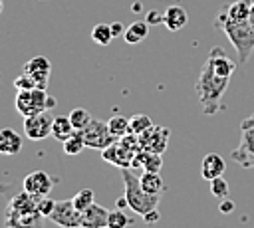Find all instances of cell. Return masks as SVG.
I'll return each instance as SVG.
<instances>
[{
    "mask_svg": "<svg viewBox=\"0 0 254 228\" xmlns=\"http://www.w3.org/2000/svg\"><path fill=\"white\" fill-rule=\"evenodd\" d=\"M42 196H34L22 188V192L14 194L4 210V228H44V216L38 210V200Z\"/></svg>",
    "mask_w": 254,
    "mask_h": 228,
    "instance_id": "1",
    "label": "cell"
},
{
    "mask_svg": "<svg viewBox=\"0 0 254 228\" xmlns=\"http://www.w3.org/2000/svg\"><path fill=\"white\" fill-rule=\"evenodd\" d=\"M228 83H230V77L218 75L212 69V65L208 61H204V65L198 73L196 85H194L204 115H214L222 109V95H224Z\"/></svg>",
    "mask_w": 254,
    "mask_h": 228,
    "instance_id": "2",
    "label": "cell"
},
{
    "mask_svg": "<svg viewBox=\"0 0 254 228\" xmlns=\"http://www.w3.org/2000/svg\"><path fill=\"white\" fill-rule=\"evenodd\" d=\"M216 28H220L226 38L230 40L232 48L236 50V57H238V63H246L254 52V32H252V26L248 20H230L224 10L220 8L218 14H216V20H214Z\"/></svg>",
    "mask_w": 254,
    "mask_h": 228,
    "instance_id": "3",
    "label": "cell"
},
{
    "mask_svg": "<svg viewBox=\"0 0 254 228\" xmlns=\"http://www.w3.org/2000/svg\"><path fill=\"white\" fill-rule=\"evenodd\" d=\"M121 176H123V184H125V198H127V206L137 212V214H147L149 210H155L159 206V198L161 194H149L141 182L139 176L133 172V169H121Z\"/></svg>",
    "mask_w": 254,
    "mask_h": 228,
    "instance_id": "4",
    "label": "cell"
},
{
    "mask_svg": "<svg viewBox=\"0 0 254 228\" xmlns=\"http://www.w3.org/2000/svg\"><path fill=\"white\" fill-rule=\"evenodd\" d=\"M14 105H16V111L20 115L30 117V115H36V113H42V111H48V109L56 107V99L50 97L46 89L34 87V89L18 91Z\"/></svg>",
    "mask_w": 254,
    "mask_h": 228,
    "instance_id": "5",
    "label": "cell"
},
{
    "mask_svg": "<svg viewBox=\"0 0 254 228\" xmlns=\"http://www.w3.org/2000/svg\"><path fill=\"white\" fill-rule=\"evenodd\" d=\"M81 133H83L85 147H89V149H99V151H103L105 147H109L111 143L117 141V137L109 131L107 121H99V119H91L89 125H87Z\"/></svg>",
    "mask_w": 254,
    "mask_h": 228,
    "instance_id": "6",
    "label": "cell"
},
{
    "mask_svg": "<svg viewBox=\"0 0 254 228\" xmlns=\"http://www.w3.org/2000/svg\"><path fill=\"white\" fill-rule=\"evenodd\" d=\"M230 159L244 169H254V127L240 123V143L230 153Z\"/></svg>",
    "mask_w": 254,
    "mask_h": 228,
    "instance_id": "7",
    "label": "cell"
},
{
    "mask_svg": "<svg viewBox=\"0 0 254 228\" xmlns=\"http://www.w3.org/2000/svg\"><path fill=\"white\" fill-rule=\"evenodd\" d=\"M52 123H54V117H52L50 109L30 115V117H24V133L32 141H42L52 135Z\"/></svg>",
    "mask_w": 254,
    "mask_h": 228,
    "instance_id": "8",
    "label": "cell"
},
{
    "mask_svg": "<svg viewBox=\"0 0 254 228\" xmlns=\"http://www.w3.org/2000/svg\"><path fill=\"white\" fill-rule=\"evenodd\" d=\"M169 135H171V131L167 127H163V125H151L147 131H143L139 135L141 149H145L149 153L163 155L167 151V145H169Z\"/></svg>",
    "mask_w": 254,
    "mask_h": 228,
    "instance_id": "9",
    "label": "cell"
},
{
    "mask_svg": "<svg viewBox=\"0 0 254 228\" xmlns=\"http://www.w3.org/2000/svg\"><path fill=\"white\" fill-rule=\"evenodd\" d=\"M50 220L62 228H73L81 224V212L73 206L71 198L69 200H56V208L50 214Z\"/></svg>",
    "mask_w": 254,
    "mask_h": 228,
    "instance_id": "10",
    "label": "cell"
},
{
    "mask_svg": "<svg viewBox=\"0 0 254 228\" xmlns=\"http://www.w3.org/2000/svg\"><path fill=\"white\" fill-rule=\"evenodd\" d=\"M52 186H54V180L46 171H32L22 180V188L34 196H48Z\"/></svg>",
    "mask_w": 254,
    "mask_h": 228,
    "instance_id": "11",
    "label": "cell"
},
{
    "mask_svg": "<svg viewBox=\"0 0 254 228\" xmlns=\"http://www.w3.org/2000/svg\"><path fill=\"white\" fill-rule=\"evenodd\" d=\"M101 157H103V161H107V163H111V165H115L119 169H131V163H133L135 153L129 151L127 147H123L119 143V139H117L115 143H111L109 147H105L101 151Z\"/></svg>",
    "mask_w": 254,
    "mask_h": 228,
    "instance_id": "12",
    "label": "cell"
},
{
    "mask_svg": "<svg viewBox=\"0 0 254 228\" xmlns=\"http://www.w3.org/2000/svg\"><path fill=\"white\" fill-rule=\"evenodd\" d=\"M24 71L30 73V75L34 77L36 87H40V89H46V87H48L50 71H52L48 57H44V56H36V57H32V59H28L26 65H24Z\"/></svg>",
    "mask_w": 254,
    "mask_h": 228,
    "instance_id": "13",
    "label": "cell"
},
{
    "mask_svg": "<svg viewBox=\"0 0 254 228\" xmlns=\"http://www.w3.org/2000/svg\"><path fill=\"white\" fill-rule=\"evenodd\" d=\"M206 61H208V63L212 65V69H214L218 75H222V77H230V75L234 73V69H236V61H232V59L224 54V50L218 48V46L210 50Z\"/></svg>",
    "mask_w": 254,
    "mask_h": 228,
    "instance_id": "14",
    "label": "cell"
},
{
    "mask_svg": "<svg viewBox=\"0 0 254 228\" xmlns=\"http://www.w3.org/2000/svg\"><path fill=\"white\" fill-rule=\"evenodd\" d=\"M224 171H226V163H224V159H222L218 153H208V155H204V159H202V163H200V174H202L204 180L210 182L212 178L222 176Z\"/></svg>",
    "mask_w": 254,
    "mask_h": 228,
    "instance_id": "15",
    "label": "cell"
},
{
    "mask_svg": "<svg viewBox=\"0 0 254 228\" xmlns=\"http://www.w3.org/2000/svg\"><path fill=\"white\" fill-rule=\"evenodd\" d=\"M22 151V139L20 135L6 127V129H0V155L4 157H16L18 153Z\"/></svg>",
    "mask_w": 254,
    "mask_h": 228,
    "instance_id": "16",
    "label": "cell"
},
{
    "mask_svg": "<svg viewBox=\"0 0 254 228\" xmlns=\"http://www.w3.org/2000/svg\"><path fill=\"white\" fill-rule=\"evenodd\" d=\"M107 216H109V210L103 208L101 204L93 202L89 208H85L81 212V224H85L89 228H103V226H107Z\"/></svg>",
    "mask_w": 254,
    "mask_h": 228,
    "instance_id": "17",
    "label": "cell"
},
{
    "mask_svg": "<svg viewBox=\"0 0 254 228\" xmlns=\"http://www.w3.org/2000/svg\"><path fill=\"white\" fill-rule=\"evenodd\" d=\"M187 22H189V14H187V10L181 8L179 4H177V6H169V8L163 12V24L167 26L169 32H179Z\"/></svg>",
    "mask_w": 254,
    "mask_h": 228,
    "instance_id": "18",
    "label": "cell"
},
{
    "mask_svg": "<svg viewBox=\"0 0 254 228\" xmlns=\"http://www.w3.org/2000/svg\"><path fill=\"white\" fill-rule=\"evenodd\" d=\"M149 28L151 26L147 24V20H135L131 26L125 28L123 38H125L127 44H139L149 36Z\"/></svg>",
    "mask_w": 254,
    "mask_h": 228,
    "instance_id": "19",
    "label": "cell"
},
{
    "mask_svg": "<svg viewBox=\"0 0 254 228\" xmlns=\"http://www.w3.org/2000/svg\"><path fill=\"white\" fill-rule=\"evenodd\" d=\"M73 131H75V129H73V125H71V121H69L67 115H58V117H54V123H52V137H54V139H58V141L64 143Z\"/></svg>",
    "mask_w": 254,
    "mask_h": 228,
    "instance_id": "20",
    "label": "cell"
},
{
    "mask_svg": "<svg viewBox=\"0 0 254 228\" xmlns=\"http://www.w3.org/2000/svg\"><path fill=\"white\" fill-rule=\"evenodd\" d=\"M139 182H141V186H143L149 194H161V190H163V178H161L159 172L143 171V174L139 176Z\"/></svg>",
    "mask_w": 254,
    "mask_h": 228,
    "instance_id": "21",
    "label": "cell"
},
{
    "mask_svg": "<svg viewBox=\"0 0 254 228\" xmlns=\"http://www.w3.org/2000/svg\"><path fill=\"white\" fill-rule=\"evenodd\" d=\"M64 153L65 155H69V157H75V155H79L81 151H83V147H85V141H83V133L81 131H73L64 143Z\"/></svg>",
    "mask_w": 254,
    "mask_h": 228,
    "instance_id": "22",
    "label": "cell"
},
{
    "mask_svg": "<svg viewBox=\"0 0 254 228\" xmlns=\"http://www.w3.org/2000/svg\"><path fill=\"white\" fill-rule=\"evenodd\" d=\"M91 40H93L97 46H109L111 40H113L111 26H109V24H95V26L91 28Z\"/></svg>",
    "mask_w": 254,
    "mask_h": 228,
    "instance_id": "23",
    "label": "cell"
},
{
    "mask_svg": "<svg viewBox=\"0 0 254 228\" xmlns=\"http://www.w3.org/2000/svg\"><path fill=\"white\" fill-rule=\"evenodd\" d=\"M67 117H69V121H71V125H73L75 131H83V129L89 125V121L93 119V117L89 115V111L83 109V107H75V109H71V113H69Z\"/></svg>",
    "mask_w": 254,
    "mask_h": 228,
    "instance_id": "24",
    "label": "cell"
},
{
    "mask_svg": "<svg viewBox=\"0 0 254 228\" xmlns=\"http://www.w3.org/2000/svg\"><path fill=\"white\" fill-rule=\"evenodd\" d=\"M71 202H73V206H75L79 212H83L85 208H89V206L95 202V194H93V190H91V188H81L79 192H75V194H73Z\"/></svg>",
    "mask_w": 254,
    "mask_h": 228,
    "instance_id": "25",
    "label": "cell"
},
{
    "mask_svg": "<svg viewBox=\"0 0 254 228\" xmlns=\"http://www.w3.org/2000/svg\"><path fill=\"white\" fill-rule=\"evenodd\" d=\"M153 125L151 117L149 115H143V113H137L129 119V133H135V135H141L143 131H147L149 127Z\"/></svg>",
    "mask_w": 254,
    "mask_h": 228,
    "instance_id": "26",
    "label": "cell"
},
{
    "mask_svg": "<svg viewBox=\"0 0 254 228\" xmlns=\"http://www.w3.org/2000/svg\"><path fill=\"white\" fill-rule=\"evenodd\" d=\"M107 125H109V131H111V133H113L117 139L129 133V119H127V117L113 115V117L107 121Z\"/></svg>",
    "mask_w": 254,
    "mask_h": 228,
    "instance_id": "27",
    "label": "cell"
},
{
    "mask_svg": "<svg viewBox=\"0 0 254 228\" xmlns=\"http://www.w3.org/2000/svg\"><path fill=\"white\" fill-rule=\"evenodd\" d=\"M131 224L129 216L117 208V210H109V216H107V228H127Z\"/></svg>",
    "mask_w": 254,
    "mask_h": 228,
    "instance_id": "28",
    "label": "cell"
},
{
    "mask_svg": "<svg viewBox=\"0 0 254 228\" xmlns=\"http://www.w3.org/2000/svg\"><path fill=\"white\" fill-rule=\"evenodd\" d=\"M228 182H226V178H222V176H216V178H212L210 180V192H212V196H216V198H226L228 196Z\"/></svg>",
    "mask_w": 254,
    "mask_h": 228,
    "instance_id": "29",
    "label": "cell"
},
{
    "mask_svg": "<svg viewBox=\"0 0 254 228\" xmlns=\"http://www.w3.org/2000/svg\"><path fill=\"white\" fill-rule=\"evenodd\" d=\"M14 87L18 89V91H26V89H34L36 87V81H34V77L30 75V73H20L16 79H14Z\"/></svg>",
    "mask_w": 254,
    "mask_h": 228,
    "instance_id": "30",
    "label": "cell"
},
{
    "mask_svg": "<svg viewBox=\"0 0 254 228\" xmlns=\"http://www.w3.org/2000/svg\"><path fill=\"white\" fill-rule=\"evenodd\" d=\"M54 208H56V200H54V198L42 196V198L38 200V210H40V214H42L44 218H50V214L54 212Z\"/></svg>",
    "mask_w": 254,
    "mask_h": 228,
    "instance_id": "31",
    "label": "cell"
},
{
    "mask_svg": "<svg viewBox=\"0 0 254 228\" xmlns=\"http://www.w3.org/2000/svg\"><path fill=\"white\" fill-rule=\"evenodd\" d=\"M147 24H163V14L157 12V10H149L147 12Z\"/></svg>",
    "mask_w": 254,
    "mask_h": 228,
    "instance_id": "32",
    "label": "cell"
},
{
    "mask_svg": "<svg viewBox=\"0 0 254 228\" xmlns=\"http://www.w3.org/2000/svg\"><path fill=\"white\" fill-rule=\"evenodd\" d=\"M218 210H220L222 214H230V212L234 210V202H232L230 198H220V204H218Z\"/></svg>",
    "mask_w": 254,
    "mask_h": 228,
    "instance_id": "33",
    "label": "cell"
},
{
    "mask_svg": "<svg viewBox=\"0 0 254 228\" xmlns=\"http://www.w3.org/2000/svg\"><path fill=\"white\" fill-rule=\"evenodd\" d=\"M143 220H145V224H155L159 220V210L157 208L155 210H149L147 214H143Z\"/></svg>",
    "mask_w": 254,
    "mask_h": 228,
    "instance_id": "34",
    "label": "cell"
},
{
    "mask_svg": "<svg viewBox=\"0 0 254 228\" xmlns=\"http://www.w3.org/2000/svg\"><path fill=\"white\" fill-rule=\"evenodd\" d=\"M109 26H111V34H113V38H117V36H121V34L125 32V28H123L121 22H113V24H109Z\"/></svg>",
    "mask_w": 254,
    "mask_h": 228,
    "instance_id": "35",
    "label": "cell"
},
{
    "mask_svg": "<svg viewBox=\"0 0 254 228\" xmlns=\"http://www.w3.org/2000/svg\"><path fill=\"white\" fill-rule=\"evenodd\" d=\"M250 26H252V32H254V0H250V18H248Z\"/></svg>",
    "mask_w": 254,
    "mask_h": 228,
    "instance_id": "36",
    "label": "cell"
},
{
    "mask_svg": "<svg viewBox=\"0 0 254 228\" xmlns=\"http://www.w3.org/2000/svg\"><path fill=\"white\" fill-rule=\"evenodd\" d=\"M242 125H250V127H254V115H250L248 119H244V121H242Z\"/></svg>",
    "mask_w": 254,
    "mask_h": 228,
    "instance_id": "37",
    "label": "cell"
},
{
    "mask_svg": "<svg viewBox=\"0 0 254 228\" xmlns=\"http://www.w3.org/2000/svg\"><path fill=\"white\" fill-rule=\"evenodd\" d=\"M127 206V198L123 196V198H119V202H117V208H125Z\"/></svg>",
    "mask_w": 254,
    "mask_h": 228,
    "instance_id": "38",
    "label": "cell"
},
{
    "mask_svg": "<svg viewBox=\"0 0 254 228\" xmlns=\"http://www.w3.org/2000/svg\"><path fill=\"white\" fill-rule=\"evenodd\" d=\"M133 10L139 12V10H141V2H135V4H133Z\"/></svg>",
    "mask_w": 254,
    "mask_h": 228,
    "instance_id": "39",
    "label": "cell"
},
{
    "mask_svg": "<svg viewBox=\"0 0 254 228\" xmlns=\"http://www.w3.org/2000/svg\"><path fill=\"white\" fill-rule=\"evenodd\" d=\"M2 12H4V2L0 0V14H2Z\"/></svg>",
    "mask_w": 254,
    "mask_h": 228,
    "instance_id": "40",
    "label": "cell"
},
{
    "mask_svg": "<svg viewBox=\"0 0 254 228\" xmlns=\"http://www.w3.org/2000/svg\"><path fill=\"white\" fill-rule=\"evenodd\" d=\"M73 228H89V226H85V224H79V226H73Z\"/></svg>",
    "mask_w": 254,
    "mask_h": 228,
    "instance_id": "41",
    "label": "cell"
},
{
    "mask_svg": "<svg viewBox=\"0 0 254 228\" xmlns=\"http://www.w3.org/2000/svg\"><path fill=\"white\" fill-rule=\"evenodd\" d=\"M103 228H107V226H103Z\"/></svg>",
    "mask_w": 254,
    "mask_h": 228,
    "instance_id": "42",
    "label": "cell"
}]
</instances>
